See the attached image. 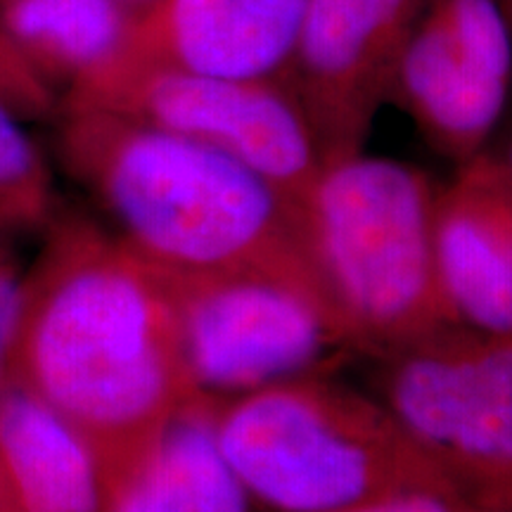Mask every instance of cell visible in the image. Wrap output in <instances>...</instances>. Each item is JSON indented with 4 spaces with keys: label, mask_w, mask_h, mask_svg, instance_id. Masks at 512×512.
Segmentation results:
<instances>
[{
    "label": "cell",
    "mask_w": 512,
    "mask_h": 512,
    "mask_svg": "<svg viewBox=\"0 0 512 512\" xmlns=\"http://www.w3.org/2000/svg\"><path fill=\"white\" fill-rule=\"evenodd\" d=\"M477 512H486V510H477Z\"/></svg>",
    "instance_id": "7402d4cb"
},
{
    "label": "cell",
    "mask_w": 512,
    "mask_h": 512,
    "mask_svg": "<svg viewBox=\"0 0 512 512\" xmlns=\"http://www.w3.org/2000/svg\"><path fill=\"white\" fill-rule=\"evenodd\" d=\"M380 399L472 508L512 512V335L453 325L380 356Z\"/></svg>",
    "instance_id": "8992f818"
},
{
    "label": "cell",
    "mask_w": 512,
    "mask_h": 512,
    "mask_svg": "<svg viewBox=\"0 0 512 512\" xmlns=\"http://www.w3.org/2000/svg\"><path fill=\"white\" fill-rule=\"evenodd\" d=\"M214 425L259 512H335L396 491H456L377 396L332 375L214 401Z\"/></svg>",
    "instance_id": "277c9868"
},
{
    "label": "cell",
    "mask_w": 512,
    "mask_h": 512,
    "mask_svg": "<svg viewBox=\"0 0 512 512\" xmlns=\"http://www.w3.org/2000/svg\"><path fill=\"white\" fill-rule=\"evenodd\" d=\"M491 152L498 157V162H501L505 169H508V174L512 176V126L508 128V133H505V138L501 140V145L498 147H489Z\"/></svg>",
    "instance_id": "d6986e66"
},
{
    "label": "cell",
    "mask_w": 512,
    "mask_h": 512,
    "mask_svg": "<svg viewBox=\"0 0 512 512\" xmlns=\"http://www.w3.org/2000/svg\"><path fill=\"white\" fill-rule=\"evenodd\" d=\"M434 197L420 169L366 152L323 164L306 195V254L361 354L458 325L437 275Z\"/></svg>",
    "instance_id": "3957f363"
},
{
    "label": "cell",
    "mask_w": 512,
    "mask_h": 512,
    "mask_svg": "<svg viewBox=\"0 0 512 512\" xmlns=\"http://www.w3.org/2000/svg\"><path fill=\"white\" fill-rule=\"evenodd\" d=\"M302 15L304 0H159L117 60L290 86Z\"/></svg>",
    "instance_id": "30bf717a"
},
{
    "label": "cell",
    "mask_w": 512,
    "mask_h": 512,
    "mask_svg": "<svg viewBox=\"0 0 512 512\" xmlns=\"http://www.w3.org/2000/svg\"><path fill=\"white\" fill-rule=\"evenodd\" d=\"M512 93V31L498 0H425L387 102L458 166L489 150Z\"/></svg>",
    "instance_id": "ba28073f"
},
{
    "label": "cell",
    "mask_w": 512,
    "mask_h": 512,
    "mask_svg": "<svg viewBox=\"0 0 512 512\" xmlns=\"http://www.w3.org/2000/svg\"><path fill=\"white\" fill-rule=\"evenodd\" d=\"M425 0H304L290 88L323 164L358 155Z\"/></svg>",
    "instance_id": "9c48e42d"
},
{
    "label": "cell",
    "mask_w": 512,
    "mask_h": 512,
    "mask_svg": "<svg viewBox=\"0 0 512 512\" xmlns=\"http://www.w3.org/2000/svg\"><path fill=\"white\" fill-rule=\"evenodd\" d=\"M0 512H10L8 496H5V484H3V477H0Z\"/></svg>",
    "instance_id": "44dd1931"
},
{
    "label": "cell",
    "mask_w": 512,
    "mask_h": 512,
    "mask_svg": "<svg viewBox=\"0 0 512 512\" xmlns=\"http://www.w3.org/2000/svg\"><path fill=\"white\" fill-rule=\"evenodd\" d=\"M62 157L112 216V233L157 271L266 273L325 292L302 209L226 152L72 102Z\"/></svg>",
    "instance_id": "7a4b0ae2"
},
{
    "label": "cell",
    "mask_w": 512,
    "mask_h": 512,
    "mask_svg": "<svg viewBox=\"0 0 512 512\" xmlns=\"http://www.w3.org/2000/svg\"><path fill=\"white\" fill-rule=\"evenodd\" d=\"M335 512H477L463 496L448 489H408L377 496Z\"/></svg>",
    "instance_id": "e0dca14e"
},
{
    "label": "cell",
    "mask_w": 512,
    "mask_h": 512,
    "mask_svg": "<svg viewBox=\"0 0 512 512\" xmlns=\"http://www.w3.org/2000/svg\"><path fill=\"white\" fill-rule=\"evenodd\" d=\"M15 384L93 446L100 467L197 399L164 280L112 230L55 214L27 266Z\"/></svg>",
    "instance_id": "6da1fadb"
},
{
    "label": "cell",
    "mask_w": 512,
    "mask_h": 512,
    "mask_svg": "<svg viewBox=\"0 0 512 512\" xmlns=\"http://www.w3.org/2000/svg\"><path fill=\"white\" fill-rule=\"evenodd\" d=\"M498 5H501L503 15H505V19H508L510 31H512V0H498Z\"/></svg>",
    "instance_id": "ffe728a7"
},
{
    "label": "cell",
    "mask_w": 512,
    "mask_h": 512,
    "mask_svg": "<svg viewBox=\"0 0 512 512\" xmlns=\"http://www.w3.org/2000/svg\"><path fill=\"white\" fill-rule=\"evenodd\" d=\"M0 98H5L17 112H43L48 107V93L34 74L0 55Z\"/></svg>",
    "instance_id": "ac0fdd59"
},
{
    "label": "cell",
    "mask_w": 512,
    "mask_h": 512,
    "mask_svg": "<svg viewBox=\"0 0 512 512\" xmlns=\"http://www.w3.org/2000/svg\"><path fill=\"white\" fill-rule=\"evenodd\" d=\"M27 266L15 247V238L0 235V399L15 387V356L22 330Z\"/></svg>",
    "instance_id": "2e32d148"
},
{
    "label": "cell",
    "mask_w": 512,
    "mask_h": 512,
    "mask_svg": "<svg viewBox=\"0 0 512 512\" xmlns=\"http://www.w3.org/2000/svg\"><path fill=\"white\" fill-rule=\"evenodd\" d=\"M100 475L107 512H259L223 456L204 396Z\"/></svg>",
    "instance_id": "7c38bea8"
},
{
    "label": "cell",
    "mask_w": 512,
    "mask_h": 512,
    "mask_svg": "<svg viewBox=\"0 0 512 512\" xmlns=\"http://www.w3.org/2000/svg\"><path fill=\"white\" fill-rule=\"evenodd\" d=\"M157 273L174 302L190 382L204 399H238L299 377L332 375L361 354L313 285L266 273Z\"/></svg>",
    "instance_id": "5b68a950"
},
{
    "label": "cell",
    "mask_w": 512,
    "mask_h": 512,
    "mask_svg": "<svg viewBox=\"0 0 512 512\" xmlns=\"http://www.w3.org/2000/svg\"><path fill=\"white\" fill-rule=\"evenodd\" d=\"M72 102L197 140L247 164L302 209L323 169L316 138L280 81H240L117 60L76 81Z\"/></svg>",
    "instance_id": "52a82bcc"
},
{
    "label": "cell",
    "mask_w": 512,
    "mask_h": 512,
    "mask_svg": "<svg viewBox=\"0 0 512 512\" xmlns=\"http://www.w3.org/2000/svg\"><path fill=\"white\" fill-rule=\"evenodd\" d=\"M50 169L19 112L0 98V235L43 233L55 219Z\"/></svg>",
    "instance_id": "9a60e30c"
},
{
    "label": "cell",
    "mask_w": 512,
    "mask_h": 512,
    "mask_svg": "<svg viewBox=\"0 0 512 512\" xmlns=\"http://www.w3.org/2000/svg\"><path fill=\"white\" fill-rule=\"evenodd\" d=\"M434 256L456 323L512 335V176L491 150L437 188Z\"/></svg>",
    "instance_id": "8fae6325"
},
{
    "label": "cell",
    "mask_w": 512,
    "mask_h": 512,
    "mask_svg": "<svg viewBox=\"0 0 512 512\" xmlns=\"http://www.w3.org/2000/svg\"><path fill=\"white\" fill-rule=\"evenodd\" d=\"M0 477L10 512H107L93 446L17 384L0 399Z\"/></svg>",
    "instance_id": "4fadbf2b"
},
{
    "label": "cell",
    "mask_w": 512,
    "mask_h": 512,
    "mask_svg": "<svg viewBox=\"0 0 512 512\" xmlns=\"http://www.w3.org/2000/svg\"><path fill=\"white\" fill-rule=\"evenodd\" d=\"M8 27L24 46L83 81L124 53L131 22L119 0H12Z\"/></svg>",
    "instance_id": "5bb4252c"
}]
</instances>
